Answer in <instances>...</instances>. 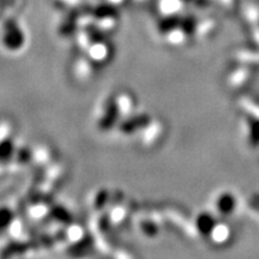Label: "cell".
I'll return each mask as SVG.
<instances>
[{"label": "cell", "instance_id": "3957f363", "mask_svg": "<svg viewBox=\"0 0 259 259\" xmlns=\"http://www.w3.org/2000/svg\"><path fill=\"white\" fill-rule=\"evenodd\" d=\"M114 102L120 115H128L135 106V100L128 93H120L114 97Z\"/></svg>", "mask_w": 259, "mask_h": 259}, {"label": "cell", "instance_id": "5b68a950", "mask_svg": "<svg viewBox=\"0 0 259 259\" xmlns=\"http://www.w3.org/2000/svg\"><path fill=\"white\" fill-rule=\"evenodd\" d=\"M161 131V125L157 121H149L143 127V135H142L143 143H153L160 137Z\"/></svg>", "mask_w": 259, "mask_h": 259}, {"label": "cell", "instance_id": "277c9868", "mask_svg": "<svg viewBox=\"0 0 259 259\" xmlns=\"http://www.w3.org/2000/svg\"><path fill=\"white\" fill-rule=\"evenodd\" d=\"M16 147L15 142L12 141L11 137L4 138L0 141V163H6L11 161L15 156Z\"/></svg>", "mask_w": 259, "mask_h": 259}, {"label": "cell", "instance_id": "ba28073f", "mask_svg": "<svg viewBox=\"0 0 259 259\" xmlns=\"http://www.w3.org/2000/svg\"><path fill=\"white\" fill-rule=\"evenodd\" d=\"M29 212H30L31 218L40 220L42 218H45V215L47 213V206L42 203L35 204V205H32L30 210H29Z\"/></svg>", "mask_w": 259, "mask_h": 259}, {"label": "cell", "instance_id": "8992f818", "mask_svg": "<svg viewBox=\"0 0 259 259\" xmlns=\"http://www.w3.org/2000/svg\"><path fill=\"white\" fill-rule=\"evenodd\" d=\"M66 235H67V239H69L70 241L77 242L83 238V229L80 228L79 226L73 225V226H71L69 229H67Z\"/></svg>", "mask_w": 259, "mask_h": 259}, {"label": "cell", "instance_id": "6da1fadb", "mask_svg": "<svg viewBox=\"0 0 259 259\" xmlns=\"http://www.w3.org/2000/svg\"><path fill=\"white\" fill-rule=\"evenodd\" d=\"M87 51H88L89 59L96 64L106 63L111 57V47L107 42L103 41L92 42Z\"/></svg>", "mask_w": 259, "mask_h": 259}, {"label": "cell", "instance_id": "30bf717a", "mask_svg": "<svg viewBox=\"0 0 259 259\" xmlns=\"http://www.w3.org/2000/svg\"><path fill=\"white\" fill-rule=\"evenodd\" d=\"M8 229H9L10 234H11V235H14V236L21 235V233H22V223H21V221H18V220L14 219V220H12V222L10 223Z\"/></svg>", "mask_w": 259, "mask_h": 259}, {"label": "cell", "instance_id": "9c48e42d", "mask_svg": "<svg viewBox=\"0 0 259 259\" xmlns=\"http://www.w3.org/2000/svg\"><path fill=\"white\" fill-rule=\"evenodd\" d=\"M126 215V209L122 206H115L111 212V221L113 223H119L124 220Z\"/></svg>", "mask_w": 259, "mask_h": 259}, {"label": "cell", "instance_id": "7a4b0ae2", "mask_svg": "<svg viewBox=\"0 0 259 259\" xmlns=\"http://www.w3.org/2000/svg\"><path fill=\"white\" fill-rule=\"evenodd\" d=\"M3 41H4V45L9 50H18L24 44V35L16 25L15 27L10 25V28L5 30Z\"/></svg>", "mask_w": 259, "mask_h": 259}, {"label": "cell", "instance_id": "52a82bcc", "mask_svg": "<svg viewBox=\"0 0 259 259\" xmlns=\"http://www.w3.org/2000/svg\"><path fill=\"white\" fill-rule=\"evenodd\" d=\"M12 220H14V216H12L11 210H9L8 208L0 209V229L9 228Z\"/></svg>", "mask_w": 259, "mask_h": 259}]
</instances>
